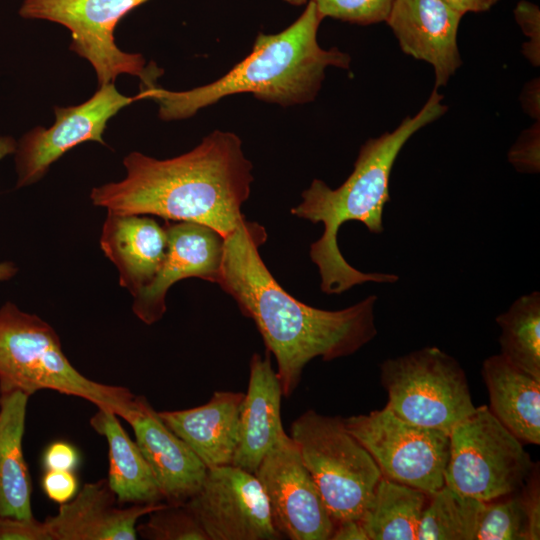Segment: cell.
Returning a JSON list of instances; mask_svg holds the SVG:
<instances>
[{"label":"cell","mask_w":540,"mask_h":540,"mask_svg":"<svg viewBox=\"0 0 540 540\" xmlns=\"http://www.w3.org/2000/svg\"><path fill=\"white\" fill-rule=\"evenodd\" d=\"M266 229L245 216L224 237L217 284L251 318L277 363L283 396L298 386L305 366L354 354L377 335L374 294L340 310L307 305L282 288L266 267L260 247Z\"/></svg>","instance_id":"6da1fadb"},{"label":"cell","mask_w":540,"mask_h":540,"mask_svg":"<svg viewBox=\"0 0 540 540\" xmlns=\"http://www.w3.org/2000/svg\"><path fill=\"white\" fill-rule=\"evenodd\" d=\"M126 177L94 187L90 199L107 212L154 215L208 226L223 237L244 217L254 181L240 137L214 130L192 150L168 159L134 151L123 159Z\"/></svg>","instance_id":"7a4b0ae2"},{"label":"cell","mask_w":540,"mask_h":540,"mask_svg":"<svg viewBox=\"0 0 540 540\" xmlns=\"http://www.w3.org/2000/svg\"><path fill=\"white\" fill-rule=\"evenodd\" d=\"M442 99L434 88L415 115L405 117L393 131L364 142L353 171L339 187L332 189L323 180L314 179L301 193V202L291 209L292 215L324 226L321 237L309 250L323 293L338 295L366 282L391 284L399 280L393 273H366L351 266L338 247V231L348 221L361 222L374 234L384 231L383 211L390 200L389 181L394 163L415 133L447 111Z\"/></svg>","instance_id":"3957f363"},{"label":"cell","mask_w":540,"mask_h":540,"mask_svg":"<svg viewBox=\"0 0 540 540\" xmlns=\"http://www.w3.org/2000/svg\"><path fill=\"white\" fill-rule=\"evenodd\" d=\"M323 19L309 0L301 15L282 31L259 33L250 53L215 81L185 91L159 85L140 87V100L154 101L164 121L190 118L225 97L241 93L285 108L312 102L326 70L349 69L351 63L350 55L337 47L320 46L317 35Z\"/></svg>","instance_id":"277c9868"},{"label":"cell","mask_w":540,"mask_h":540,"mask_svg":"<svg viewBox=\"0 0 540 540\" xmlns=\"http://www.w3.org/2000/svg\"><path fill=\"white\" fill-rule=\"evenodd\" d=\"M41 390L82 398L125 420L137 398L125 387L81 374L64 354L53 327L8 301L0 308V393L21 391L30 397Z\"/></svg>","instance_id":"5b68a950"},{"label":"cell","mask_w":540,"mask_h":540,"mask_svg":"<svg viewBox=\"0 0 540 540\" xmlns=\"http://www.w3.org/2000/svg\"><path fill=\"white\" fill-rule=\"evenodd\" d=\"M289 436L334 524L359 520L382 474L370 453L348 431L344 418L309 409L292 422Z\"/></svg>","instance_id":"8992f818"},{"label":"cell","mask_w":540,"mask_h":540,"mask_svg":"<svg viewBox=\"0 0 540 540\" xmlns=\"http://www.w3.org/2000/svg\"><path fill=\"white\" fill-rule=\"evenodd\" d=\"M380 370L386 407L405 421L449 434L476 409L465 371L438 347L387 359Z\"/></svg>","instance_id":"52a82bcc"},{"label":"cell","mask_w":540,"mask_h":540,"mask_svg":"<svg viewBox=\"0 0 540 540\" xmlns=\"http://www.w3.org/2000/svg\"><path fill=\"white\" fill-rule=\"evenodd\" d=\"M449 438L445 485L482 502L519 491L535 466L522 442L485 405L458 423Z\"/></svg>","instance_id":"ba28073f"},{"label":"cell","mask_w":540,"mask_h":540,"mask_svg":"<svg viewBox=\"0 0 540 540\" xmlns=\"http://www.w3.org/2000/svg\"><path fill=\"white\" fill-rule=\"evenodd\" d=\"M146 1L24 0L19 14L66 27L71 33L70 49L90 62L99 86L113 83L120 74H129L140 78V87H152L158 85L160 68L154 63L147 67L141 54L122 51L114 40L118 22Z\"/></svg>","instance_id":"9c48e42d"},{"label":"cell","mask_w":540,"mask_h":540,"mask_svg":"<svg viewBox=\"0 0 540 540\" xmlns=\"http://www.w3.org/2000/svg\"><path fill=\"white\" fill-rule=\"evenodd\" d=\"M344 423L370 453L383 477L429 496L445 485L448 433L405 421L386 406L344 418Z\"/></svg>","instance_id":"30bf717a"},{"label":"cell","mask_w":540,"mask_h":540,"mask_svg":"<svg viewBox=\"0 0 540 540\" xmlns=\"http://www.w3.org/2000/svg\"><path fill=\"white\" fill-rule=\"evenodd\" d=\"M209 540H277L268 500L254 473L234 465L207 469L185 503Z\"/></svg>","instance_id":"8fae6325"},{"label":"cell","mask_w":540,"mask_h":540,"mask_svg":"<svg viewBox=\"0 0 540 540\" xmlns=\"http://www.w3.org/2000/svg\"><path fill=\"white\" fill-rule=\"evenodd\" d=\"M269 503L274 525L290 540H330L334 521L299 449L286 434L255 471Z\"/></svg>","instance_id":"7c38bea8"},{"label":"cell","mask_w":540,"mask_h":540,"mask_svg":"<svg viewBox=\"0 0 540 540\" xmlns=\"http://www.w3.org/2000/svg\"><path fill=\"white\" fill-rule=\"evenodd\" d=\"M121 94L114 83L99 86L82 104L55 107V123L49 128L38 126L27 132L15 151L17 188L38 182L51 164L80 143L96 141L105 145L103 133L108 121L125 106L138 101Z\"/></svg>","instance_id":"4fadbf2b"},{"label":"cell","mask_w":540,"mask_h":540,"mask_svg":"<svg viewBox=\"0 0 540 540\" xmlns=\"http://www.w3.org/2000/svg\"><path fill=\"white\" fill-rule=\"evenodd\" d=\"M167 252L152 282L133 297L132 311L147 325L166 312V295L176 282L200 278L216 283L220 277L224 237L194 222L166 221Z\"/></svg>","instance_id":"5bb4252c"},{"label":"cell","mask_w":540,"mask_h":540,"mask_svg":"<svg viewBox=\"0 0 540 540\" xmlns=\"http://www.w3.org/2000/svg\"><path fill=\"white\" fill-rule=\"evenodd\" d=\"M462 16L443 0H393L385 19L401 50L432 66L435 89L446 86L462 64L457 42Z\"/></svg>","instance_id":"9a60e30c"},{"label":"cell","mask_w":540,"mask_h":540,"mask_svg":"<svg viewBox=\"0 0 540 540\" xmlns=\"http://www.w3.org/2000/svg\"><path fill=\"white\" fill-rule=\"evenodd\" d=\"M166 502L120 504L107 479L86 483L43 522L49 540H136L140 518Z\"/></svg>","instance_id":"2e32d148"},{"label":"cell","mask_w":540,"mask_h":540,"mask_svg":"<svg viewBox=\"0 0 540 540\" xmlns=\"http://www.w3.org/2000/svg\"><path fill=\"white\" fill-rule=\"evenodd\" d=\"M135 442L147 461L154 479L168 504L186 503L200 488L206 465L192 449L162 421L144 396L126 420Z\"/></svg>","instance_id":"e0dca14e"},{"label":"cell","mask_w":540,"mask_h":540,"mask_svg":"<svg viewBox=\"0 0 540 540\" xmlns=\"http://www.w3.org/2000/svg\"><path fill=\"white\" fill-rule=\"evenodd\" d=\"M282 396V386L269 352L265 356L253 354L231 465L255 473L265 455L286 435L281 420Z\"/></svg>","instance_id":"ac0fdd59"},{"label":"cell","mask_w":540,"mask_h":540,"mask_svg":"<svg viewBox=\"0 0 540 540\" xmlns=\"http://www.w3.org/2000/svg\"><path fill=\"white\" fill-rule=\"evenodd\" d=\"M100 247L117 268L120 285L134 297L157 275L167 252V233L148 215L107 212Z\"/></svg>","instance_id":"d6986e66"},{"label":"cell","mask_w":540,"mask_h":540,"mask_svg":"<svg viewBox=\"0 0 540 540\" xmlns=\"http://www.w3.org/2000/svg\"><path fill=\"white\" fill-rule=\"evenodd\" d=\"M244 395L243 392L215 391L206 404L158 414L207 468L230 465L237 447Z\"/></svg>","instance_id":"ffe728a7"},{"label":"cell","mask_w":540,"mask_h":540,"mask_svg":"<svg viewBox=\"0 0 540 540\" xmlns=\"http://www.w3.org/2000/svg\"><path fill=\"white\" fill-rule=\"evenodd\" d=\"M482 376L492 414L522 443L540 444V380L497 354L486 358Z\"/></svg>","instance_id":"44dd1931"},{"label":"cell","mask_w":540,"mask_h":540,"mask_svg":"<svg viewBox=\"0 0 540 540\" xmlns=\"http://www.w3.org/2000/svg\"><path fill=\"white\" fill-rule=\"evenodd\" d=\"M28 399L21 391L0 393V516L34 517L23 453Z\"/></svg>","instance_id":"7402d4cb"},{"label":"cell","mask_w":540,"mask_h":540,"mask_svg":"<svg viewBox=\"0 0 540 540\" xmlns=\"http://www.w3.org/2000/svg\"><path fill=\"white\" fill-rule=\"evenodd\" d=\"M90 424L107 441V481L118 502L122 505L162 502L163 495L147 461L122 427L118 415L109 409L98 408Z\"/></svg>","instance_id":"603a6c76"},{"label":"cell","mask_w":540,"mask_h":540,"mask_svg":"<svg viewBox=\"0 0 540 540\" xmlns=\"http://www.w3.org/2000/svg\"><path fill=\"white\" fill-rule=\"evenodd\" d=\"M428 500L423 491L382 476L359 521L368 540H417Z\"/></svg>","instance_id":"cb8c5ba5"},{"label":"cell","mask_w":540,"mask_h":540,"mask_svg":"<svg viewBox=\"0 0 540 540\" xmlns=\"http://www.w3.org/2000/svg\"><path fill=\"white\" fill-rule=\"evenodd\" d=\"M495 321L501 330L500 355L540 380L539 291L517 298Z\"/></svg>","instance_id":"d4e9b609"},{"label":"cell","mask_w":540,"mask_h":540,"mask_svg":"<svg viewBox=\"0 0 540 540\" xmlns=\"http://www.w3.org/2000/svg\"><path fill=\"white\" fill-rule=\"evenodd\" d=\"M485 502L444 485L429 496L422 512L417 540H475Z\"/></svg>","instance_id":"484cf974"},{"label":"cell","mask_w":540,"mask_h":540,"mask_svg":"<svg viewBox=\"0 0 540 540\" xmlns=\"http://www.w3.org/2000/svg\"><path fill=\"white\" fill-rule=\"evenodd\" d=\"M475 540H528L519 491L485 502Z\"/></svg>","instance_id":"4316f807"},{"label":"cell","mask_w":540,"mask_h":540,"mask_svg":"<svg viewBox=\"0 0 540 540\" xmlns=\"http://www.w3.org/2000/svg\"><path fill=\"white\" fill-rule=\"evenodd\" d=\"M137 525V535L147 540H209L186 504H168L148 514Z\"/></svg>","instance_id":"83f0119b"},{"label":"cell","mask_w":540,"mask_h":540,"mask_svg":"<svg viewBox=\"0 0 540 540\" xmlns=\"http://www.w3.org/2000/svg\"><path fill=\"white\" fill-rule=\"evenodd\" d=\"M323 18L370 25L385 21L393 0H311Z\"/></svg>","instance_id":"f1b7e54d"},{"label":"cell","mask_w":540,"mask_h":540,"mask_svg":"<svg viewBox=\"0 0 540 540\" xmlns=\"http://www.w3.org/2000/svg\"><path fill=\"white\" fill-rule=\"evenodd\" d=\"M509 162L521 173H538L540 169L539 121L523 131L508 153Z\"/></svg>","instance_id":"f546056e"},{"label":"cell","mask_w":540,"mask_h":540,"mask_svg":"<svg viewBox=\"0 0 540 540\" xmlns=\"http://www.w3.org/2000/svg\"><path fill=\"white\" fill-rule=\"evenodd\" d=\"M514 17L528 41L523 45V54L534 66L540 62V9L538 5L521 0L514 9Z\"/></svg>","instance_id":"4dcf8cb0"},{"label":"cell","mask_w":540,"mask_h":540,"mask_svg":"<svg viewBox=\"0 0 540 540\" xmlns=\"http://www.w3.org/2000/svg\"><path fill=\"white\" fill-rule=\"evenodd\" d=\"M527 517L528 540L540 539V485L538 465H535L519 490Z\"/></svg>","instance_id":"1f68e13d"},{"label":"cell","mask_w":540,"mask_h":540,"mask_svg":"<svg viewBox=\"0 0 540 540\" xmlns=\"http://www.w3.org/2000/svg\"><path fill=\"white\" fill-rule=\"evenodd\" d=\"M0 540H49L43 521L0 516Z\"/></svg>","instance_id":"d6a6232c"},{"label":"cell","mask_w":540,"mask_h":540,"mask_svg":"<svg viewBox=\"0 0 540 540\" xmlns=\"http://www.w3.org/2000/svg\"><path fill=\"white\" fill-rule=\"evenodd\" d=\"M41 485L46 496L59 505L70 501L78 492L74 471L46 470Z\"/></svg>","instance_id":"836d02e7"},{"label":"cell","mask_w":540,"mask_h":540,"mask_svg":"<svg viewBox=\"0 0 540 540\" xmlns=\"http://www.w3.org/2000/svg\"><path fill=\"white\" fill-rule=\"evenodd\" d=\"M80 463L78 450L70 443L57 441L44 451L42 464L45 470L74 471Z\"/></svg>","instance_id":"e575fe53"},{"label":"cell","mask_w":540,"mask_h":540,"mask_svg":"<svg viewBox=\"0 0 540 540\" xmlns=\"http://www.w3.org/2000/svg\"><path fill=\"white\" fill-rule=\"evenodd\" d=\"M539 88V78H535L525 85L520 97L524 111L538 121L540 116Z\"/></svg>","instance_id":"d590c367"},{"label":"cell","mask_w":540,"mask_h":540,"mask_svg":"<svg viewBox=\"0 0 540 540\" xmlns=\"http://www.w3.org/2000/svg\"><path fill=\"white\" fill-rule=\"evenodd\" d=\"M330 540H368L359 520H344L335 523Z\"/></svg>","instance_id":"8d00e7d4"},{"label":"cell","mask_w":540,"mask_h":540,"mask_svg":"<svg viewBox=\"0 0 540 540\" xmlns=\"http://www.w3.org/2000/svg\"><path fill=\"white\" fill-rule=\"evenodd\" d=\"M451 8L462 15L473 12H485L490 10L499 0H443Z\"/></svg>","instance_id":"74e56055"},{"label":"cell","mask_w":540,"mask_h":540,"mask_svg":"<svg viewBox=\"0 0 540 540\" xmlns=\"http://www.w3.org/2000/svg\"><path fill=\"white\" fill-rule=\"evenodd\" d=\"M16 141L9 136H0V160L9 154L15 153Z\"/></svg>","instance_id":"f35d334b"},{"label":"cell","mask_w":540,"mask_h":540,"mask_svg":"<svg viewBox=\"0 0 540 540\" xmlns=\"http://www.w3.org/2000/svg\"><path fill=\"white\" fill-rule=\"evenodd\" d=\"M18 268L11 261L0 263V281L9 280L16 275Z\"/></svg>","instance_id":"ab89813d"},{"label":"cell","mask_w":540,"mask_h":540,"mask_svg":"<svg viewBox=\"0 0 540 540\" xmlns=\"http://www.w3.org/2000/svg\"><path fill=\"white\" fill-rule=\"evenodd\" d=\"M283 1L294 6H301L308 2V0H283Z\"/></svg>","instance_id":"60d3db41"}]
</instances>
